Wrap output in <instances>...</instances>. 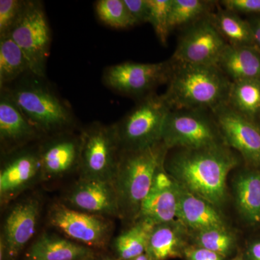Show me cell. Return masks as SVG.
Masks as SVG:
<instances>
[{
	"instance_id": "obj_1",
	"label": "cell",
	"mask_w": 260,
	"mask_h": 260,
	"mask_svg": "<svg viewBox=\"0 0 260 260\" xmlns=\"http://www.w3.org/2000/svg\"><path fill=\"white\" fill-rule=\"evenodd\" d=\"M239 160L225 143L198 149H179L164 162L180 185L216 208L227 199V177Z\"/></svg>"
},
{
	"instance_id": "obj_2",
	"label": "cell",
	"mask_w": 260,
	"mask_h": 260,
	"mask_svg": "<svg viewBox=\"0 0 260 260\" xmlns=\"http://www.w3.org/2000/svg\"><path fill=\"white\" fill-rule=\"evenodd\" d=\"M232 83L217 65L174 61L167 89L162 95L171 109L213 112L226 104Z\"/></svg>"
},
{
	"instance_id": "obj_3",
	"label": "cell",
	"mask_w": 260,
	"mask_h": 260,
	"mask_svg": "<svg viewBox=\"0 0 260 260\" xmlns=\"http://www.w3.org/2000/svg\"><path fill=\"white\" fill-rule=\"evenodd\" d=\"M20 112L43 135L70 132L75 126L73 109L46 78L27 73L7 87Z\"/></svg>"
},
{
	"instance_id": "obj_4",
	"label": "cell",
	"mask_w": 260,
	"mask_h": 260,
	"mask_svg": "<svg viewBox=\"0 0 260 260\" xmlns=\"http://www.w3.org/2000/svg\"><path fill=\"white\" fill-rule=\"evenodd\" d=\"M168 150L161 141L143 150L121 152L113 181L119 203V218L135 221L155 174L165 162Z\"/></svg>"
},
{
	"instance_id": "obj_5",
	"label": "cell",
	"mask_w": 260,
	"mask_h": 260,
	"mask_svg": "<svg viewBox=\"0 0 260 260\" xmlns=\"http://www.w3.org/2000/svg\"><path fill=\"white\" fill-rule=\"evenodd\" d=\"M170 110L162 94L154 92L140 99L128 114L114 124L121 152L143 150L161 142L164 121Z\"/></svg>"
},
{
	"instance_id": "obj_6",
	"label": "cell",
	"mask_w": 260,
	"mask_h": 260,
	"mask_svg": "<svg viewBox=\"0 0 260 260\" xmlns=\"http://www.w3.org/2000/svg\"><path fill=\"white\" fill-rule=\"evenodd\" d=\"M162 142L169 150L224 143L213 113L200 109H171L164 121Z\"/></svg>"
},
{
	"instance_id": "obj_7",
	"label": "cell",
	"mask_w": 260,
	"mask_h": 260,
	"mask_svg": "<svg viewBox=\"0 0 260 260\" xmlns=\"http://www.w3.org/2000/svg\"><path fill=\"white\" fill-rule=\"evenodd\" d=\"M80 178L114 181L121 150L114 124L92 123L81 132Z\"/></svg>"
},
{
	"instance_id": "obj_8",
	"label": "cell",
	"mask_w": 260,
	"mask_h": 260,
	"mask_svg": "<svg viewBox=\"0 0 260 260\" xmlns=\"http://www.w3.org/2000/svg\"><path fill=\"white\" fill-rule=\"evenodd\" d=\"M28 61L32 74L46 78L51 43L50 27L41 1L27 0L21 18L10 34Z\"/></svg>"
},
{
	"instance_id": "obj_9",
	"label": "cell",
	"mask_w": 260,
	"mask_h": 260,
	"mask_svg": "<svg viewBox=\"0 0 260 260\" xmlns=\"http://www.w3.org/2000/svg\"><path fill=\"white\" fill-rule=\"evenodd\" d=\"M173 66L172 59L157 63L124 61L106 68L103 82L116 93L140 100L168 83Z\"/></svg>"
},
{
	"instance_id": "obj_10",
	"label": "cell",
	"mask_w": 260,
	"mask_h": 260,
	"mask_svg": "<svg viewBox=\"0 0 260 260\" xmlns=\"http://www.w3.org/2000/svg\"><path fill=\"white\" fill-rule=\"evenodd\" d=\"M211 14L184 28L173 54V61L193 64H218L228 44L215 27Z\"/></svg>"
},
{
	"instance_id": "obj_11",
	"label": "cell",
	"mask_w": 260,
	"mask_h": 260,
	"mask_svg": "<svg viewBox=\"0 0 260 260\" xmlns=\"http://www.w3.org/2000/svg\"><path fill=\"white\" fill-rule=\"evenodd\" d=\"M48 220L72 240L92 249L105 247L112 234V223L105 217L72 209L63 203L51 207Z\"/></svg>"
},
{
	"instance_id": "obj_12",
	"label": "cell",
	"mask_w": 260,
	"mask_h": 260,
	"mask_svg": "<svg viewBox=\"0 0 260 260\" xmlns=\"http://www.w3.org/2000/svg\"><path fill=\"white\" fill-rule=\"evenodd\" d=\"M214 117L224 143L237 150L249 167L260 168V126L233 110L226 104L214 109Z\"/></svg>"
},
{
	"instance_id": "obj_13",
	"label": "cell",
	"mask_w": 260,
	"mask_h": 260,
	"mask_svg": "<svg viewBox=\"0 0 260 260\" xmlns=\"http://www.w3.org/2000/svg\"><path fill=\"white\" fill-rule=\"evenodd\" d=\"M41 212L37 198L19 202L11 208L3 225L0 242L1 260H15L34 237Z\"/></svg>"
},
{
	"instance_id": "obj_14",
	"label": "cell",
	"mask_w": 260,
	"mask_h": 260,
	"mask_svg": "<svg viewBox=\"0 0 260 260\" xmlns=\"http://www.w3.org/2000/svg\"><path fill=\"white\" fill-rule=\"evenodd\" d=\"M0 171L1 205L8 204L42 179L39 149L21 148L8 154Z\"/></svg>"
},
{
	"instance_id": "obj_15",
	"label": "cell",
	"mask_w": 260,
	"mask_h": 260,
	"mask_svg": "<svg viewBox=\"0 0 260 260\" xmlns=\"http://www.w3.org/2000/svg\"><path fill=\"white\" fill-rule=\"evenodd\" d=\"M38 147L42 167V179L51 180L64 177L79 169L81 133L64 132L49 136Z\"/></svg>"
},
{
	"instance_id": "obj_16",
	"label": "cell",
	"mask_w": 260,
	"mask_h": 260,
	"mask_svg": "<svg viewBox=\"0 0 260 260\" xmlns=\"http://www.w3.org/2000/svg\"><path fill=\"white\" fill-rule=\"evenodd\" d=\"M65 205L99 216L119 217L117 194L112 181L80 178L68 191Z\"/></svg>"
},
{
	"instance_id": "obj_17",
	"label": "cell",
	"mask_w": 260,
	"mask_h": 260,
	"mask_svg": "<svg viewBox=\"0 0 260 260\" xmlns=\"http://www.w3.org/2000/svg\"><path fill=\"white\" fill-rule=\"evenodd\" d=\"M44 136L20 112L6 88L0 90V143L5 155Z\"/></svg>"
},
{
	"instance_id": "obj_18",
	"label": "cell",
	"mask_w": 260,
	"mask_h": 260,
	"mask_svg": "<svg viewBox=\"0 0 260 260\" xmlns=\"http://www.w3.org/2000/svg\"><path fill=\"white\" fill-rule=\"evenodd\" d=\"M177 183L167 172L164 164L155 174L136 220H148L154 225L172 221L177 219Z\"/></svg>"
},
{
	"instance_id": "obj_19",
	"label": "cell",
	"mask_w": 260,
	"mask_h": 260,
	"mask_svg": "<svg viewBox=\"0 0 260 260\" xmlns=\"http://www.w3.org/2000/svg\"><path fill=\"white\" fill-rule=\"evenodd\" d=\"M176 183L178 196L177 219L187 228L189 232L210 227L226 226L225 218L218 208L187 190L177 181Z\"/></svg>"
},
{
	"instance_id": "obj_20",
	"label": "cell",
	"mask_w": 260,
	"mask_h": 260,
	"mask_svg": "<svg viewBox=\"0 0 260 260\" xmlns=\"http://www.w3.org/2000/svg\"><path fill=\"white\" fill-rule=\"evenodd\" d=\"M189 237L187 228L178 219L157 224L150 234L145 253L153 260L181 257Z\"/></svg>"
},
{
	"instance_id": "obj_21",
	"label": "cell",
	"mask_w": 260,
	"mask_h": 260,
	"mask_svg": "<svg viewBox=\"0 0 260 260\" xmlns=\"http://www.w3.org/2000/svg\"><path fill=\"white\" fill-rule=\"evenodd\" d=\"M233 191L242 220L249 226L260 225V168L249 167L238 173Z\"/></svg>"
},
{
	"instance_id": "obj_22",
	"label": "cell",
	"mask_w": 260,
	"mask_h": 260,
	"mask_svg": "<svg viewBox=\"0 0 260 260\" xmlns=\"http://www.w3.org/2000/svg\"><path fill=\"white\" fill-rule=\"evenodd\" d=\"M29 260H94L92 248L68 239L43 234L29 248Z\"/></svg>"
},
{
	"instance_id": "obj_23",
	"label": "cell",
	"mask_w": 260,
	"mask_h": 260,
	"mask_svg": "<svg viewBox=\"0 0 260 260\" xmlns=\"http://www.w3.org/2000/svg\"><path fill=\"white\" fill-rule=\"evenodd\" d=\"M217 66L232 82L260 80V50L228 44Z\"/></svg>"
},
{
	"instance_id": "obj_24",
	"label": "cell",
	"mask_w": 260,
	"mask_h": 260,
	"mask_svg": "<svg viewBox=\"0 0 260 260\" xmlns=\"http://www.w3.org/2000/svg\"><path fill=\"white\" fill-rule=\"evenodd\" d=\"M226 104L246 119L260 122V80L232 82Z\"/></svg>"
},
{
	"instance_id": "obj_25",
	"label": "cell",
	"mask_w": 260,
	"mask_h": 260,
	"mask_svg": "<svg viewBox=\"0 0 260 260\" xmlns=\"http://www.w3.org/2000/svg\"><path fill=\"white\" fill-rule=\"evenodd\" d=\"M215 27L229 45L234 47H256L251 25L240 15L223 9L211 14Z\"/></svg>"
},
{
	"instance_id": "obj_26",
	"label": "cell",
	"mask_w": 260,
	"mask_h": 260,
	"mask_svg": "<svg viewBox=\"0 0 260 260\" xmlns=\"http://www.w3.org/2000/svg\"><path fill=\"white\" fill-rule=\"evenodd\" d=\"M133 223L114 240V249L117 260L133 259L146 251L149 238L155 225L143 219H138Z\"/></svg>"
},
{
	"instance_id": "obj_27",
	"label": "cell",
	"mask_w": 260,
	"mask_h": 260,
	"mask_svg": "<svg viewBox=\"0 0 260 260\" xmlns=\"http://www.w3.org/2000/svg\"><path fill=\"white\" fill-rule=\"evenodd\" d=\"M30 73L26 58L10 35L0 37V89Z\"/></svg>"
},
{
	"instance_id": "obj_28",
	"label": "cell",
	"mask_w": 260,
	"mask_h": 260,
	"mask_svg": "<svg viewBox=\"0 0 260 260\" xmlns=\"http://www.w3.org/2000/svg\"><path fill=\"white\" fill-rule=\"evenodd\" d=\"M189 233L192 244L218 253L225 258L232 255L237 246V236L228 225Z\"/></svg>"
},
{
	"instance_id": "obj_29",
	"label": "cell",
	"mask_w": 260,
	"mask_h": 260,
	"mask_svg": "<svg viewBox=\"0 0 260 260\" xmlns=\"http://www.w3.org/2000/svg\"><path fill=\"white\" fill-rule=\"evenodd\" d=\"M215 2L205 0H172L169 27L173 29L195 23L211 14Z\"/></svg>"
},
{
	"instance_id": "obj_30",
	"label": "cell",
	"mask_w": 260,
	"mask_h": 260,
	"mask_svg": "<svg viewBox=\"0 0 260 260\" xmlns=\"http://www.w3.org/2000/svg\"><path fill=\"white\" fill-rule=\"evenodd\" d=\"M95 10L99 20L112 28L124 29L136 25L124 0H99Z\"/></svg>"
},
{
	"instance_id": "obj_31",
	"label": "cell",
	"mask_w": 260,
	"mask_h": 260,
	"mask_svg": "<svg viewBox=\"0 0 260 260\" xmlns=\"http://www.w3.org/2000/svg\"><path fill=\"white\" fill-rule=\"evenodd\" d=\"M150 16L148 23L151 24L154 31L162 44H167L169 32V15L172 0H149Z\"/></svg>"
},
{
	"instance_id": "obj_32",
	"label": "cell",
	"mask_w": 260,
	"mask_h": 260,
	"mask_svg": "<svg viewBox=\"0 0 260 260\" xmlns=\"http://www.w3.org/2000/svg\"><path fill=\"white\" fill-rule=\"evenodd\" d=\"M27 0H1L0 1V37L10 35L21 18Z\"/></svg>"
},
{
	"instance_id": "obj_33",
	"label": "cell",
	"mask_w": 260,
	"mask_h": 260,
	"mask_svg": "<svg viewBox=\"0 0 260 260\" xmlns=\"http://www.w3.org/2000/svg\"><path fill=\"white\" fill-rule=\"evenodd\" d=\"M220 4L237 14L260 15V0H222Z\"/></svg>"
},
{
	"instance_id": "obj_34",
	"label": "cell",
	"mask_w": 260,
	"mask_h": 260,
	"mask_svg": "<svg viewBox=\"0 0 260 260\" xmlns=\"http://www.w3.org/2000/svg\"><path fill=\"white\" fill-rule=\"evenodd\" d=\"M124 2L135 25L148 23L150 16L149 0H124Z\"/></svg>"
},
{
	"instance_id": "obj_35",
	"label": "cell",
	"mask_w": 260,
	"mask_h": 260,
	"mask_svg": "<svg viewBox=\"0 0 260 260\" xmlns=\"http://www.w3.org/2000/svg\"><path fill=\"white\" fill-rule=\"evenodd\" d=\"M186 260H225V257L209 249L191 244H188L183 253Z\"/></svg>"
},
{
	"instance_id": "obj_36",
	"label": "cell",
	"mask_w": 260,
	"mask_h": 260,
	"mask_svg": "<svg viewBox=\"0 0 260 260\" xmlns=\"http://www.w3.org/2000/svg\"><path fill=\"white\" fill-rule=\"evenodd\" d=\"M244 256L245 260H260V239L248 243Z\"/></svg>"
},
{
	"instance_id": "obj_37",
	"label": "cell",
	"mask_w": 260,
	"mask_h": 260,
	"mask_svg": "<svg viewBox=\"0 0 260 260\" xmlns=\"http://www.w3.org/2000/svg\"><path fill=\"white\" fill-rule=\"evenodd\" d=\"M251 25L256 48L260 50V15L248 20Z\"/></svg>"
},
{
	"instance_id": "obj_38",
	"label": "cell",
	"mask_w": 260,
	"mask_h": 260,
	"mask_svg": "<svg viewBox=\"0 0 260 260\" xmlns=\"http://www.w3.org/2000/svg\"><path fill=\"white\" fill-rule=\"evenodd\" d=\"M129 260H153L150 256H148L146 253L141 254V255L137 256V257L133 258V259Z\"/></svg>"
},
{
	"instance_id": "obj_39",
	"label": "cell",
	"mask_w": 260,
	"mask_h": 260,
	"mask_svg": "<svg viewBox=\"0 0 260 260\" xmlns=\"http://www.w3.org/2000/svg\"><path fill=\"white\" fill-rule=\"evenodd\" d=\"M232 260H245V258H244V253L240 252V251H239V253H237V255L234 256Z\"/></svg>"
},
{
	"instance_id": "obj_40",
	"label": "cell",
	"mask_w": 260,
	"mask_h": 260,
	"mask_svg": "<svg viewBox=\"0 0 260 260\" xmlns=\"http://www.w3.org/2000/svg\"><path fill=\"white\" fill-rule=\"evenodd\" d=\"M100 260H117V259H116V258L111 257V256H104V257H102V259H100Z\"/></svg>"
},
{
	"instance_id": "obj_41",
	"label": "cell",
	"mask_w": 260,
	"mask_h": 260,
	"mask_svg": "<svg viewBox=\"0 0 260 260\" xmlns=\"http://www.w3.org/2000/svg\"><path fill=\"white\" fill-rule=\"evenodd\" d=\"M259 126H260V122L259 123Z\"/></svg>"
}]
</instances>
